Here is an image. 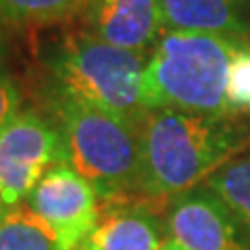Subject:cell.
Instances as JSON below:
<instances>
[{"label":"cell","instance_id":"obj_4","mask_svg":"<svg viewBox=\"0 0 250 250\" xmlns=\"http://www.w3.org/2000/svg\"><path fill=\"white\" fill-rule=\"evenodd\" d=\"M146 54L111 46L88 31L65 36L46 57V90L67 94L140 125L146 115Z\"/></svg>","mask_w":250,"mask_h":250},{"label":"cell","instance_id":"obj_11","mask_svg":"<svg viewBox=\"0 0 250 250\" xmlns=\"http://www.w3.org/2000/svg\"><path fill=\"white\" fill-rule=\"evenodd\" d=\"M0 250H65L57 233L25 202L0 213Z\"/></svg>","mask_w":250,"mask_h":250},{"label":"cell","instance_id":"obj_14","mask_svg":"<svg viewBox=\"0 0 250 250\" xmlns=\"http://www.w3.org/2000/svg\"><path fill=\"white\" fill-rule=\"evenodd\" d=\"M228 103L233 115H250V42L233 54L228 71Z\"/></svg>","mask_w":250,"mask_h":250},{"label":"cell","instance_id":"obj_9","mask_svg":"<svg viewBox=\"0 0 250 250\" xmlns=\"http://www.w3.org/2000/svg\"><path fill=\"white\" fill-rule=\"evenodd\" d=\"M82 19L94 38L146 57L163 34L159 0H90Z\"/></svg>","mask_w":250,"mask_h":250},{"label":"cell","instance_id":"obj_13","mask_svg":"<svg viewBox=\"0 0 250 250\" xmlns=\"http://www.w3.org/2000/svg\"><path fill=\"white\" fill-rule=\"evenodd\" d=\"M90 0H0V21L17 27L54 25L83 15Z\"/></svg>","mask_w":250,"mask_h":250},{"label":"cell","instance_id":"obj_12","mask_svg":"<svg viewBox=\"0 0 250 250\" xmlns=\"http://www.w3.org/2000/svg\"><path fill=\"white\" fill-rule=\"evenodd\" d=\"M202 186L213 190L228 205L250 242V152L233 156Z\"/></svg>","mask_w":250,"mask_h":250},{"label":"cell","instance_id":"obj_16","mask_svg":"<svg viewBox=\"0 0 250 250\" xmlns=\"http://www.w3.org/2000/svg\"><path fill=\"white\" fill-rule=\"evenodd\" d=\"M161 250H177V248H175V246H173V244H171V242L167 240V242H165V246H163Z\"/></svg>","mask_w":250,"mask_h":250},{"label":"cell","instance_id":"obj_1","mask_svg":"<svg viewBox=\"0 0 250 250\" xmlns=\"http://www.w3.org/2000/svg\"><path fill=\"white\" fill-rule=\"evenodd\" d=\"M250 123L221 117L150 108L140 123V196L156 202L202 186L246 144Z\"/></svg>","mask_w":250,"mask_h":250},{"label":"cell","instance_id":"obj_7","mask_svg":"<svg viewBox=\"0 0 250 250\" xmlns=\"http://www.w3.org/2000/svg\"><path fill=\"white\" fill-rule=\"evenodd\" d=\"M25 205L44 219L65 250H75L88 236L100 210L96 188L69 163L46 173L27 196Z\"/></svg>","mask_w":250,"mask_h":250},{"label":"cell","instance_id":"obj_17","mask_svg":"<svg viewBox=\"0 0 250 250\" xmlns=\"http://www.w3.org/2000/svg\"><path fill=\"white\" fill-rule=\"evenodd\" d=\"M0 213H2V208H0Z\"/></svg>","mask_w":250,"mask_h":250},{"label":"cell","instance_id":"obj_8","mask_svg":"<svg viewBox=\"0 0 250 250\" xmlns=\"http://www.w3.org/2000/svg\"><path fill=\"white\" fill-rule=\"evenodd\" d=\"M165 242V208L156 200L117 198L103 200L90 233L75 250H161Z\"/></svg>","mask_w":250,"mask_h":250},{"label":"cell","instance_id":"obj_2","mask_svg":"<svg viewBox=\"0 0 250 250\" xmlns=\"http://www.w3.org/2000/svg\"><path fill=\"white\" fill-rule=\"evenodd\" d=\"M248 40L198 31H163L146 59L142 103L150 108L233 115L228 103L229 62Z\"/></svg>","mask_w":250,"mask_h":250},{"label":"cell","instance_id":"obj_6","mask_svg":"<svg viewBox=\"0 0 250 250\" xmlns=\"http://www.w3.org/2000/svg\"><path fill=\"white\" fill-rule=\"evenodd\" d=\"M165 229L177 250H250L240 221L207 186H196L167 202Z\"/></svg>","mask_w":250,"mask_h":250},{"label":"cell","instance_id":"obj_10","mask_svg":"<svg viewBox=\"0 0 250 250\" xmlns=\"http://www.w3.org/2000/svg\"><path fill=\"white\" fill-rule=\"evenodd\" d=\"M163 31H198L248 40L246 0H159Z\"/></svg>","mask_w":250,"mask_h":250},{"label":"cell","instance_id":"obj_3","mask_svg":"<svg viewBox=\"0 0 250 250\" xmlns=\"http://www.w3.org/2000/svg\"><path fill=\"white\" fill-rule=\"evenodd\" d=\"M46 103L69 165L96 188L100 200L140 194V125L67 94L46 90Z\"/></svg>","mask_w":250,"mask_h":250},{"label":"cell","instance_id":"obj_18","mask_svg":"<svg viewBox=\"0 0 250 250\" xmlns=\"http://www.w3.org/2000/svg\"><path fill=\"white\" fill-rule=\"evenodd\" d=\"M0 23H2V21H0Z\"/></svg>","mask_w":250,"mask_h":250},{"label":"cell","instance_id":"obj_15","mask_svg":"<svg viewBox=\"0 0 250 250\" xmlns=\"http://www.w3.org/2000/svg\"><path fill=\"white\" fill-rule=\"evenodd\" d=\"M21 111V92L0 57V129Z\"/></svg>","mask_w":250,"mask_h":250},{"label":"cell","instance_id":"obj_5","mask_svg":"<svg viewBox=\"0 0 250 250\" xmlns=\"http://www.w3.org/2000/svg\"><path fill=\"white\" fill-rule=\"evenodd\" d=\"M65 163L67 146L50 115L21 108L0 129V208L23 205L36 184Z\"/></svg>","mask_w":250,"mask_h":250}]
</instances>
